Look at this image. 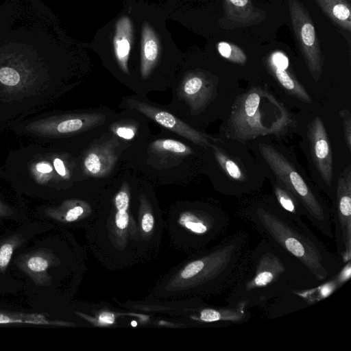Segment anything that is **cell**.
<instances>
[{"label":"cell","instance_id":"d4e9b609","mask_svg":"<svg viewBox=\"0 0 351 351\" xmlns=\"http://www.w3.org/2000/svg\"><path fill=\"white\" fill-rule=\"evenodd\" d=\"M20 81L19 73L10 67L0 69V82L7 86H15Z\"/></svg>","mask_w":351,"mask_h":351},{"label":"cell","instance_id":"e0dca14e","mask_svg":"<svg viewBox=\"0 0 351 351\" xmlns=\"http://www.w3.org/2000/svg\"><path fill=\"white\" fill-rule=\"evenodd\" d=\"M151 120L134 109L116 112L110 121L106 131L115 136L127 147L124 157L141 145L151 135ZM123 157V159H124Z\"/></svg>","mask_w":351,"mask_h":351},{"label":"cell","instance_id":"484cf974","mask_svg":"<svg viewBox=\"0 0 351 351\" xmlns=\"http://www.w3.org/2000/svg\"><path fill=\"white\" fill-rule=\"evenodd\" d=\"M28 268L35 272L45 271L48 267V262L46 259L40 256H33L27 261Z\"/></svg>","mask_w":351,"mask_h":351},{"label":"cell","instance_id":"2e32d148","mask_svg":"<svg viewBox=\"0 0 351 351\" xmlns=\"http://www.w3.org/2000/svg\"><path fill=\"white\" fill-rule=\"evenodd\" d=\"M292 28L307 68L315 82L319 80L324 65L319 39L313 21L300 0H288Z\"/></svg>","mask_w":351,"mask_h":351},{"label":"cell","instance_id":"7c38bea8","mask_svg":"<svg viewBox=\"0 0 351 351\" xmlns=\"http://www.w3.org/2000/svg\"><path fill=\"white\" fill-rule=\"evenodd\" d=\"M350 277L351 261L343 264L330 278L315 287L294 289L271 300L264 307L265 313L268 318L272 319L311 306L329 297L344 285Z\"/></svg>","mask_w":351,"mask_h":351},{"label":"cell","instance_id":"8fae6325","mask_svg":"<svg viewBox=\"0 0 351 351\" xmlns=\"http://www.w3.org/2000/svg\"><path fill=\"white\" fill-rule=\"evenodd\" d=\"M108 37L107 47L99 49V56L117 80L131 90L136 52L134 21L127 14H121L112 23Z\"/></svg>","mask_w":351,"mask_h":351},{"label":"cell","instance_id":"d6986e66","mask_svg":"<svg viewBox=\"0 0 351 351\" xmlns=\"http://www.w3.org/2000/svg\"><path fill=\"white\" fill-rule=\"evenodd\" d=\"M266 66L269 73L281 86V88L289 95L306 103L311 104L312 99L293 73L289 71V66L278 67L266 60Z\"/></svg>","mask_w":351,"mask_h":351},{"label":"cell","instance_id":"30bf717a","mask_svg":"<svg viewBox=\"0 0 351 351\" xmlns=\"http://www.w3.org/2000/svg\"><path fill=\"white\" fill-rule=\"evenodd\" d=\"M176 208L180 213V221L187 235L191 248L202 250L210 242L224 237L230 226L227 211L210 199L182 202Z\"/></svg>","mask_w":351,"mask_h":351},{"label":"cell","instance_id":"7402d4cb","mask_svg":"<svg viewBox=\"0 0 351 351\" xmlns=\"http://www.w3.org/2000/svg\"><path fill=\"white\" fill-rule=\"evenodd\" d=\"M217 50L222 57L233 63L243 65L247 62V58L244 51L232 43L219 42Z\"/></svg>","mask_w":351,"mask_h":351},{"label":"cell","instance_id":"83f0119b","mask_svg":"<svg viewBox=\"0 0 351 351\" xmlns=\"http://www.w3.org/2000/svg\"><path fill=\"white\" fill-rule=\"evenodd\" d=\"M99 321L104 324H112L114 320V316L110 313H103L99 317Z\"/></svg>","mask_w":351,"mask_h":351},{"label":"cell","instance_id":"5b68a950","mask_svg":"<svg viewBox=\"0 0 351 351\" xmlns=\"http://www.w3.org/2000/svg\"><path fill=\"white\" fill-rule=\"evenodd\" d=\"M200 174L205 175L218 193L237 197L258 193L267 178L266 171L247 143L213 135L203 148Z\"/></svg>","mask_w":351,"mask_h":351},{"label":"cell","instance_id":"603a6c76","mask_svg":"<svg viewBox=\"0 0 351 351\" xmlns=\"http://www.w3.org/2000/svg\"><path fill=\"white\" fill-rule=\"evenodd\" d=\"M14 324V323H25L34 324H50L49 322L40 315H32L25 317H10L7 315L0 313V324Z\"/></svg>","mask_w":351,"mask_h":351},{"label":"cell","instance_id":"4316f807","mask_svg":"<svg viewBox=\"0 0 351 351\" xmlns=\"http://www.w3.org/2000/svg\"><path fill=\"white\" fill-rule=\"evenodd\" d=\"M13 252V245L5 243L0 247V268L4 269L10 263Z\"/></svg>","mask_w":351,"mask_h":351},{"label":"cell","instance_id":"5bb4252c","mask_svg":"<svg viewBox=\"0 0 351 351\" xmlns=\"http://www.w3.org/2000/svg\"><path fill=\"white\" fill-rule=\"evenodd\" d=\"M306 144L315 182L332 199L335 190L332 186V154L324 123L319 116H315L307 123Z\"/></svg>","mask_w":351,"mask_h":351},{"label":"cell","instance_id":"52a82bcc","mask_svg":"<svg viewBox=\"0 0 351 351\" xmlns=\"http://www.w3.org/2000/svg\"><path fill=\"white\" fill-rule=\"evenodd\" d=\"M296 128V121L268 89L252 86L239 92L223 119L219 134L243 143L258 138H280Z\"/></svg>","mask_w":351,"mask_h":351},{"label":"cell","instance_id":"6da1fadb","mask_svg":"<svg viewBox=\"0 0 351 351\" xmlns=\"http://www.w3.org/2000/svg\"><path fill=\"white\" fill-rule=\"evenodd\" d=\"M237 216L274 247L306 268L319 282L335 274L343 265L337 254L304 224L289 217L271 195L248 196Z\"/></svg>","mask_w":351,"mask_h":351},{"label":"cell","instance_id":"7a4b0ae2","mask_svg":"<svg viewBox=\"0 0 351 351\" xmlns=\"http://www.w3.org/2000/svg\"><path fill=\"white\" fill-rule=\"evenodd\" d=\"M303 265L262 238L250 250L243 270L226 293L227 304H242L247 309L261 308L271 300L294 289L319 284Z\"/></svg>","mask_w":351,"mask_h":351},{"label":"cell","instance_id":"9c48e42d","mask_svg":"<svg viewBox=\"0 0 351 351\" xmlns=\"http://www.w3.org/2000/svg\"><path fill=\"white\" fill-rule=\"evenodd\" d=\"M125 145L106 130L76 156L75 183L103 188L123 167Z\"/></svg>","mask_w":351,"mask_h":351},{"label":"cell","instance_id":"277c9868","mask_svg":"<svg viewBox=\"0 0 351 351\" xmlns=\"http://www.w3.org/2000/svg\"><path fill=\"white\" fill-rule=\"evenodd\" d=\"M203 147L162 129L123 159V167L150 183L181 185L200 174Z\"/></svg>","mask_w":351,"mask_h":351},{"label":"cell","instance_id":"ac0fdd59","mask_svg":"<svg viewBox=\"0 0 351 351\" xmlns=\"http://www.w3.org/2000/svg\"><path fill=\"white\" fill-rule=\"evenodd\" d=\"M225 15L223 28L246 27L256 25L266 17V12L257 8L252 0H223Z\"/></svg>","mask_w":351,"mask_h":351},{"label":"cell","instance_id":"ffe728a7","mask_svg":"<svg viewBox=\"0 0 351 351\" xmlns=\"http://www.w3.org/2000/svg\"><path fill=\"white\" fill-rule=\"evenodd\" d=\"M271 189L272 196L279 206L295 221L304 224L302 216L306 215L303 207L296 197L277 179L271 176H267Z\"/></svg>","mask_w":351,"mask_h":351},{"label":"cell","instance_id":"3957f363","mask_svg":"<svg viewBox=\"0 0 351 351\" xmlns=\"http://www.w3.org/2000/svg\"><path fill=\"white\" fill-rule=\"evenodd\" d=\"M171 90V100L167 106L202 131L217 120H223L239 93L237 86L225 85L211 69L184 56Z\"/></svg>","mask_w":351,"mask_h":351},{"label":"cell","instance_id":"44dd1931","mask_svg":"<svg viewBox=\"0 0 351 351\" xmlns=\"http://www.w3.org/2000/svg\"><path fill=\"white\" fill-rule=\"evenodd\" d=\"M327 16L338 27L351 32V4L349 0H315Z\"/></svg>","mask_w":351,"mask_h":351},{"label":"cell","instance_id":"f1b7e54d","mask_svg":"<svg viewBox=\"0 0 351 351\" xmlns=\"http://www.w3.org/2000/svg\"><path fill=\"white\" fill-rule=\"evenodd\" d=\"M36 169L41 173H49L52 171V167L45 162H40L36 165Z\"/></svg>","mask_w":351,"mask_h":351},{"label":"cell","instance_id":"ba28073f","mask_svg":"<svg viewBox=\"0 0 351 351\" xmlns=\"http://www.w3.org/2000/svg\"><path fill=\"white\" fill-rule=\"evenodd\" d=\"M250 143L266 175L280 181L296 197L315 228L333 239L331 210L291 151L282 144L263 138Z\"/></svg>","mask_w":351,"mask_h":351},{"label":"cell","instance_id":"9a60e30c","mask_svg":"<svg viewBox=\"0 0 351 351\" xmlns=\"http://www.w3.org/2000/svg\"><path fill=\"white\" fill-rule=\"evenodd\" d=\"M331 212L337 254L343 264L351 261V165L340 173Z\"/></svg>","mask_w":351,"mask_h":351},{"label":"cell","instance_id":"8992f818","mask_svg":"<svg viewBox=\"0 0 351 351\" xmlns=\"http://www.w3.org/2000/svg\"><path fill=\"white\" fill-rule=\"evenodd\" d=\"M139 29V47L132 72L134 94L147 96L151 92L165 91L173 82L183 56L173 45L158 15L135 11Z\"/></svg>","mask_w":351,"mask_h":351},{"label":"cell","instance_id":"4fadbf2b","mask_svg":"<svg viewBox=\"0 0 351 351\" xmlns=\"http://www.w3.org/2000/svg\"><path fill=\"white\" fill-rule=\"evenodd\" d=\"M118 108L121 110H136L145 115L151 121L159 125L162 129L203 148L210 144L213 136L190 125L171 110L167 105L153 101L147 96L136 94L124 96L121 99Z\"/></svg>","mask_w":351,"mask_h":351},{"label":"cell","instance_id":"cb8c5ba5","mask_svg":"<svg viewBox=\"0 0 351 351\" xmlns=\"http://www.w3.org/2000/svg\"><path fill=\"white\" fill-rule=\"evenodd\" d=\"M341 118L343 128L344 138L348 149L351 150V114L347 108H343L339 112Z\"/></svg>","mask_w":351,"mask_h":351}]
</instances>
